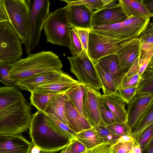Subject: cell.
<instances>
[{"instance_id": "obj_50", "label": "cell", "mask_w": 153, "mask_h": 153, "mask_svg": "<svg viewBox=\"0 0 153 153\" xmlns=\"http://www.w3.org/2000/svg\"><path fill=\"white\" fill-rule=\"evenodd\" d=\"M129 153H142L141 147L137 141L135 140Z\"/></svg>"}, {"instance_id": "obj_32", "label": "cell", "mask_w": 153, "mask_h": 153, "mask_svg": "<svg viewBox=\"0 0 153 153\" xmlns=\"http://www.w3.org/2000/svg\"><path fill=\"white\" fill-rule=\"evenodd\" d=\"M66 2L69 6L76 5H83L90 9L94 13L101 10L103 7L104 4L102 0H82L78 1L60 0Z\"/></svg>"}, {"instance_id": "obj_48", "label": "cell", "mask_w": 153, "mask_h": 153, "mask_svg": "<svg viewBox=\"0 0 153 153\" xmlns=\"http://www.w3.org/2000/svg\"><path fill=\"white\" fill-rule=\"evenodd\" d=\"M142 4L147 10L153 15V0H141Z\"/></svg>"}, {"instance_id": "obj_3", "label": "cell", "mask_w": 153, "mask_h": 153, "mask_svg": "<svg viewBox=\"0 0 153 153\" xmlns=\"http://www.w3.org/2000/svg\"><path fill=\"white\" fill-rule=\"evenodd\" d=\"M62 67L57 55L51 51H42L31 53L14 62L9 77L16 83L41 73L62 70Z\"/></svg>"}, {"instance_id": "obj_1", "label": "cell", "mask_w": 153, "mask_h": 153, "mask_svg": "<svg viewBox=\"0 0 153 153\" xmlns=\"http://www.w3.org/2000/svg\"><path fill=\"white\" fill-rule=\"evenodd\" d=\"M31 109L19 90L0 87V134H17L26 132L32 117Z\"/></svg>"}, {"instance_id": "obj_30", "label": "cell", "mask_w": 153, "mask_h": 153, "mask_svg": "<svg viewBox=\"0 0 153 153\" xmlns=\"http://www.w3.org/2000/svg\"><path fill=\"white\" fill-rule=\"evenodd\" d=\"M45 115L48 121L56 129L71 138H76V134L68 126L51 114H45Z\"/></svg>"}, {"instance_id": "obj_37", "label": "cell", "mask_w": 153, "mask_h": 153, "mask_svg": "<svg viewBox=\"0 0 153 153\" xmlns=\"http://www.w3.org/2000/svg\"><path fill=\"white\" fill-rule=\"evenodd\" d=\"M140 76L138 74L130 77L124 75L117 91L126 88L137 87Z\"/></svg>"}, {"instance_id": "obj_14", "label": "cell", "mask_w": 153, "mask_h": 153, "mask_svg": "<svg viewBox=\"0 0 153 153\" xmlns=\"http://www.w3.org/2000/svg\"><path fill=\"white\" fill-rule=\"evenodd\" d=\"M128 18L119 4L111 7H103L93 13L91 26L113 25L122 22Z\"/></svg>"}, {"instance_id": "obj_41", "label": "cell", "mask_w": 153, "mask_h": 153, "mask_svg": "<svg viewBox=\"0 0 153 153\" xmlns=\"http://www.w3.org/2000/svg\"><path fill=\"white\" fill-rule=\"evenodd\" d=\"M133 142L115 143L111 146V148L114 153H129Z\"/></svg>"}, {"instance_id": "obj_46", "label": "cell", "mask_w": 153, "mask_h": 153, "mask_svg": "<svg viewBox=\"0 0 153 153\" xmlns=\"http://www.w3.org/2000/svg\"><path fill=\"white\" fill-rule=\"evenodd\" d=\"M5 22L10 24V20L6 10L4 0H0V23Z\"/></svg>"}, {"instance_id": "obj_22", "label": "cell", "mask_w": 153, "mask_h": 153, "mask_svg": "<svg viewBox=\"0 0 153 153\" xmlns=\"http://www.w3.org/2000/svg\"><path fill=\"white\" fill-rule=\"evenodd\" d=\"M118 4L128 18H150L153 16L146 9L141 0H119Z\"/></svg>"}, {"instance_id": "obj_42", "label": "cell", "mask_w": 153, "mask_h": 153, "mask_svg": "<svg viewBox=\"0 0 153 153\" xmlns=\"http://www.w3.org/2000/svg\"><path fill=\"white\" fill-rule=\"evenodd\" d=\"M140 43L153 45V26L152 23L143 30L139 36Z\"/></svg>"}, {"instance_id": "obj_33", "label": "cell", "mask_w": 153, "mask_h": 153, "mask_svg": "<svg viewBox=\"0 0 153 153\" xmlns=\"http://www.w3.org/2000/svg\"><path fill=\"white\" fill-rule=\"evenodd\" d=\"M100 103L102 119L104 123L108 125L115 123L121 122L108 108L101 97Z\"/></svg>"}, {"instance_id": "obj_24", "label": "cell", "mask_w": 153, "mask_h": 153, "mask_svg": "<svg viewBox=\"0 0 153 153\" xmlns=\"http://www.w3.org/2000/svg\"><path fill=\"white\" fill-rule=\"evenodd\" d=\"M66 97L65 93H62L49 104L44 112L46 114L52 115L69 126L65 114Z\"/></svg>"}, {"instance_id": "obj_7", "label": "cell", "mask_w": 153, "mask_h": 153, "mask_svg": "<svg viewBox=\"0 0 153 153\" xmlns=\"http://www.w3.org/2000/svg\"><path fill=\"white\" fill-rule=\"evenodd\" d=\"M70 65V71L77 77L79 83L99 90L102 85L94 63L89 57L86 51L75 56L67 57Z\"/></svg>"}, {"instance_id": "obj_54", "label": "cell", "mask_w": 153, "mask_h": 153, "mask_svg": "<svg viewBox=\"0 0 153 153\" xmlns=\"http://www.w3.org/2000/svg\"><path fill=\"white\" fill-rule=\"evenodd\" d=\"M100 153H114L111 149V147L109 149L102 152Z\"/></svg>"}, {"instance_id": "obj_31", "label": "cell", "mask_w": 153, "mask_h": 153, "mask_svg": "<svg viewBox=\"0 0 153 153\" xmlns=\"http://www.w3.org/2000/svg\"><path fill=\"white\" fill-rule=\"evenodd\" d=\"M12 67V64L7 62L0 63V82L6 86L15 88L20 90L18 86L9 78V72Z\"/></svg>"}, {"instance_id": "obj_43", "label": "cell", "mask_w": 153, "mask_h": 153, "mask_svg": "<svg viewBox=\"0 0 153 153\" xmlns=\"http://www.w3.org/2000/svg\"><path fill=\"white\" fill-rule=\"evenodd\" d=\"M81 43L82 48L87 52L89 29L75 28Z\"/></svg>"}, {"instance_id": "obj_11", "label": "cell", "mask_w": 153, "mask_h": 153, "mask_svg": "<svg viewBox=\"0 0 153 153\" xmlns=\"http://www.w3.org/2000/svg\"><path fill=\"white\" fill-rule=\"evenodd\" d=\"M85 106L86 119L91 126L96 127L102 123L100 100L102 94L99 90L85 85Z\"/></svg>"}, {"instance_id": "obj_8", "label": "cell", "mask_w": 153, "mask_h": 153, "mask_svg": "<svg viewBox=\"0 0 153 153\" xmlns=\"http://www.w3.org/2000/svg\"><path fill=\"white\" fill-rule=\"evenodd\" d=\"M135 39H114L97 34L90 30L89 34L87 53L91 61L95 63L104 56L115 54L118 51L131 43Z\"/></svg>"}, {"instance_id": "obj_36", "label": "cell", "mask_w": 153, "mask_h": 153, "mask_svg": "<svg viewBox=\"0 0 153 153\" xmlns=\"http://www.w3.org/2000/svg\"><path fill=\"white\" fill-rule=\"evenodd\" d=\"M106 127L114 134L120 136L132 133L128 123L116 122Z\"/></svg>"}, {"instance_id": "obj_15", "label": "cell", "mask_w": 153, "mask_h": 153, "mask_svg": "<svg viewBox=\"0 0 153 153\" xmlns=\"http://www.w3.org/2000/svg\"><path fill=\"white\" fill-rule=\"evenodd\" d=\"M140 40L139 37L136 38L131 43L116 53L119 68L123 75L128 72L137 58L140 56Z\"/></svg>"}, {"instance_id": "obj_13", "label": "cell", "mask_w": 153, "mask_h": 153, "mask_svg": "<svg viewBox=\"0 0 153 153\" xmlns=\"http://www.w3.org/2000/svg\"><path fill=\"white\" fill-rule=\"evenodd\" d=\"M33 146L21 134H0V153H30Z\"/></svg>"}, {"instance_id": "obj_9", "label": "cell", "mask_w": 153, "mask_h": 153, "mask_svg": "<svg viewBox=\"0 0 153 153\" xmlns=\"http://www.w3.org/2000/svg\"><path fill=\"white\" fill-rule=\"evenodd\" d=\"M49 0H30V19L28 41L25 45L27 55L39 45L42 30L49 13Z\"/></svg>"}, {"instance_id": "obj_4", "label": "cell", "mask_w": 153, "mask_h": 153, "mask_svg": "<svg viewBox=\"0 0 153 153\" xmlns=\"http://www.w3.org/2000/svg\"><path fill=\"white\" fill-rule=\"evenodd\" d=\"M68 7L67 5L49 13L43 28L47 42L69 48L71 29L68 17Z\"/></svg>"}, {"instance_id": "obj_17", "label": "cell", "mask_w": 153, "mask_h": 153, "mask_svg": "<svg viewBox=\"0 0 153 153\" xmlns=\"http://www.w3.org/2000/svg\"><path fill=\"white\" fill-rule=\"evenodd\" d=\"M78 81L63 72L52 81L39 87L34 91L43 94H56L65 93Z\"/></svg>"}, {"instance_id": "obj_49", "label": "cell", "mask_w": 153, "mask_h": 153, "mask_svg": "<svg viewBox=\"0 0 153 153\" xmlns=\"http://www.w3.org/2000/svg\"><path fill=\"white\" fill-rule=\"evenodd\" d=\"M135 139L132 136V133L120 136L116 143L119 142H133Z\"/></svg>"}, {"instance_id": "obj_28", "label": "cell", "mask_w": 153, "mask_h": 153, "mask_svg": "<svg viewBox=\"0 0 153 153\" xmlns=\"http://www.w3.org/2000/svg\"><path fill=\"white\" fill-rule=\"evenodd\" d=\"M142 94L153 95V68L145 71L141 76L134 96Z\"/></svg>"}, {"instance_id": "obj_27", "label": "cell", "mask_w": 153, "mask_h": 153, "mask_svg": "<svg viewBox=\"0 0 153 153\" xmlns=\"http://www.w3.org/2000/svg\"><path fill=\"white\" fill-rule=\"evenodd\" d=\"M31 93L30 105L34 106L37 111L42 112H44L51 102L62 94H43L35 91Z\"/></svg>"}, {"instance_id": "obj_51", "label": "cell", "mask_w": 153, "mask_h": 153, "mask_svg": "<svg viewBox=\"0 0 153 153\" xmlns=\"http://www.w3.org/2000/svg\"><path fill=\"white\" fill-rule=\"evenodd\" d=\"M141 148L142 153H153V139L148 144Z\"/></svg>"}, {"instance_id": "obj_45", "label": "cell", "mask_w": 153, "mask_h": 153, "mask_svg": "<svg viewBox=\"0 0 153 153\" xmlns=\"http://www.w3.org/2000/svg\"><path fill=\"white\" fill-rule=\"evenodd\" d=\"M112 146V144L109 142H104L82 153H100L109 149Z\"/></svg>"}, {"instance_id": "obj_5", "label": "cell", "mask_w": 153, "mask_h": 153, "mask_svg": "<svg viewBox=\"0 0 153 153\" xmlns=\"http://www.w3.org/2000/svg\"><path fill=\"white\" fill-rule=\"evenodd\" d=\"M150 20V18L133 17L113 25L92 27L91 30L97 34L114 39H133L139 37L146 28Z\"/></svg>"}, {"instance_id": "obj_16", "label": "cell", "mask_w": 153, "mask_h": 153, "mask_svg": "<svg viewBox=\"0 0 153 153\" xmlns=\"http://www.w3.org/2000/svg\"><path fill=\"white\" fill-rule=\"evenodd\" d=\"M93 13L83 5L68 6V14L70 28L91 30Z\"/></svg>"}, {"instance_id": "obj_35", "label": "cell", "mask_w": 153, "mask_h": 153, "mask_svg": "<svg viewBox=\"0 0 153 153\" xmlns=\"http://www.w3.org/2000/svg\"><path fill=\"white\" fill-rule=\"evenodd\" d=\"M70 33V44L69 48L72 56H75L79 53L83 48L75 29H71Z\"/></svg>"}, {"instance_id": "obj_44", "label": "cell", "mask_w": 153, "mask_h": 153, "mask_svg": "<svg viewBox=\"0 0 153 153\" xmlns=\"http://www.w3.org/2000/svg\"><path fill=\"white\" fill-rule=\"evenodd\" d=\"M87 150L83 144L76 138L71 139V153H82Z\"/></svg>"}, {"instance_id": "obj_47", "label": "cell", "mask_w": 153, "mask_h": 153, "mask_svg": "<svg viewBox=\"0 0 153 153\" xmlns=\"http://www.w3.org/2000/svg\"><path fill=\"white\" fill-rule=\"evenodd\" d=\"M139 57L137 58L128 72L125 74L126 76L130 77L138 74V63Z\"/></svg>"}, {"instance_id": "obj_19", "label": "cell", "mask_w": 153, "mask_h": 153, "mask_svg": "<svg viewBox=\"0 0 153 153\" xmlns=\"http://www.w3.org/2000/svg\"><path fill=\"white\" fill-rule=\"evenodd\" d=\"M65 114L69 127L76 134L92 127L87 119L80 115L67 96L65 105Z\"/></svg>"}, {"instance_id": "obj_53", "label": "cell", "mask_w": 153, "mask_h": 153, "mask_svg": "<svg viewBox=\"0 0 153 153\" xmlns=\"http://www.w3.org/2000/svg\"><path fill=\"white\" fill-rule=\"evenodd\" d=\"M40 150L36 147L33 146L31 149L30 153H40Z\"/></svg>"}, {"instance_id": "obj_52", "label": "cell", "mask_w": 153, "mask_h": 153, "mask_svg": "<svg viewBox=\"0 0 153 153\" xmlns=\"http://www.w3.org/2000/svg\"><path fill=\"white\" fill-rule=\"evenodd\" d=\"M71 143V139L68 145L64 149H63L60 153H71L70 148Z\"/></svg>"}, {"instance_id": "obj_40", "label": "cell", "mask_w": 153, "mask_h": 153, "mask_svg": "<svg viewBox=\"0 0 153 153\" xmlns=\"http://www.w3.org/2000/svg\"><path fill=\"white\" fill-rule=\"evenodd\" d=\"M153 56L144 58L139 57L138 74L141 76L146 70L153 68Z\"/></svg>"}, {"instance_id": "obj_23", "label": "cell", "mask_w": 153, "mask_h": 153, "mask_svg": "<svg viewBox=\"0 0 153 153\" xmlns=\"http://www.w3.org/2000/svg\"><path fill=\"white\" fill-rule=\"evenodd\" d=\"M96 62L102 65L112 75L115 82L117 91L124 75L119 69L116 55L111 54L105 56L99 59Z\"/></svg>"}, {"instance_id": "obj_26", "label": "cell", "mask_w": 153, "mask_h": 153, "mask_svg": "<svg viewBox=\"0 0 153 153\" xmlns=\"http://www.w3.org/2000/svg\"><path fill=\"white\" fill-rule=\"evenodd\" d=\"M94 64L102 85L103 94H116L117 88L112 75L101 64L98 62Z\"/></svg>"}, {"instance_id": "obj_21", "label": "cell", "mask_w": 153, "mask_h": 153, "mask_svg": "<svg viewBox=\"0 0 153 153\" xmlns=\"http://www.w3.org/2000/svg\"><path fill=\"white\" fill-rule=\"evenodd\" d=\"M101 98L121 122L128 123V115L124 102L114 94H102Z\"/></svg>"}, {"instance_id": "obj_18", "label": "cell", "mask_w": 153, "mask_h": 153, "mask_svg": "<svg viewBox=\"0 0 153 153\" xmlns=\"http://www.w3.org/2000/svg\"><path fill=\"white\" fill-rule=\"evenodd\" d=\"M64 72L62 70L41 73L26 79L15 84L20 90L33 92L39 87L49 83L60 76Z\"/></svg>"}, {"instance_id": "obj_29", "label": "cell", "mask_w": 153, "mask_h": 153, "mask_svg": "<svg viewBox=\"0 0 153 153\" xmlns=\"http://www.w3.org/2000/svg\"><path fill=\"white\" fill-rule=\"evenodd\" d=\"M153 123V102L134 127L132 136L137 140L143 133Z\"/></svg>"}, {"instance_id": "obj_39", "label": "cell", "mask_w": 153, "mask_h": 153, "mask_svg": "<svg viewBox=\"0 0 153 153\" xmlns=\"http://www.w3.org/2000/svg\"><path fill=\"white\" fill-rule=\"evenodd\" d=\"M153 139V123L136 140L141 148L147 144Z\"/></svg>"}, {"instance_id": "obj_34", "label": "cell", "mask_w": 153, "mask_h": 153, "mask_svg": "<svg viewBox=\"0 0 153 153\" xmlns=\"http://www.w3.org/2000/svg\"><path fill=\"white\" fill-rule=\"evenodd\" d=\"M94 128L96 130L104 142H109L112 145L117 142L120 137L113 133L103 122L99 126Z\"/></svg>"}, {"instance_id": "obj_38", "label": "cell", "mask_w": 153, "mask_h": 153, "mask_svg": "<svg viewBox=\"0 0 153 153\" xmlns=\"http://www.w3.org/2000/svg\"><path fill=\"white\" fill-rule=\"evenodd\" d=\"M136 87H134L119 90L117 91L116 94H114L128 104L133 97Z\"/></svg>"}, {"instance_id": "obj_25", "label": "cell", "mask_w": 153, "mask_h": 153, "mask_svg": "<svg viewBox=\"0 0 153 153\" xmlns=\"http://www.w3.org/2000/svg\"><path fill=\"white\" fill-rule=\"evenodd\" d=\"M76 134L75 138L83 144L87 150L104 143L94 127L83 130Z\"/></svg>"}, {"instance_id": "obj_2", "label": "cell", "mask_w": 153, "mask_h": 153, "mask_svg": "<svg viewBox=\"0 0 153 153\" xmlns=\"http://www.w3.org/2000/svg\"><path fill=\"white\" fill-rule=\"evenodd\" d=\"M29 129L33 146L46 153L64 149L72 139L54 128L46 120L45 113L38 111L32 114Z\"/></svg>"}, {"instance_id": "obj_12", "label": "cell", "mask_w": 153, "mask_h": 153, "mask_svg": "<svg viewBox=\"0 0 153 153\" xmlns=\"http://www.w3.org/2000/svg\"><path fill=\"white\" fill-rule=\"evenodd\" d=\"M153 95H134L127 104L128 123L132 132L134 127L153 102Z\"/></svg>"}, {"instance_id": "obj_20", "label": "cell", "mask_w": 153, "mask_h": 153, "mask_svg": "<svg viewBox=\"0 0 153 153\" xmlns=\"http://www.w3.org/2000/svg\"><path fill=\"white\" fill-rule=\"evenodd\" d=\"M65 93L80 115L86 119L85 106V85L78 83Z\"/></svg>"}, {"instance_id": "obj_6", "label": "cell", "mask_w": 153, "mask_h": 153, "mask_svg": "<svg viewBox=\"0 0 153 153\" xmlns=\"http://www.w3.org/2000/svg\"><path fill=\"white\" fill-rule=\"evenodd\" d=\"M10 24L22 43L28 41L30 19V0H4Z\"/></svg>"}, {"instance_id": "obj_10", "label": "cell", "mask_w": 153, "mask_h": 153, "mask_svg": "<svg viewBox=\"0 0 153 153\" xmlns=\"http://www.w3.org/2000/svg\"><path fill=\"white\" fill-rule=\"evenodd\" d=\"M22 43L9 22L0 23V63L13 64L20 59Z\"/></svg>"}]
</instances>
